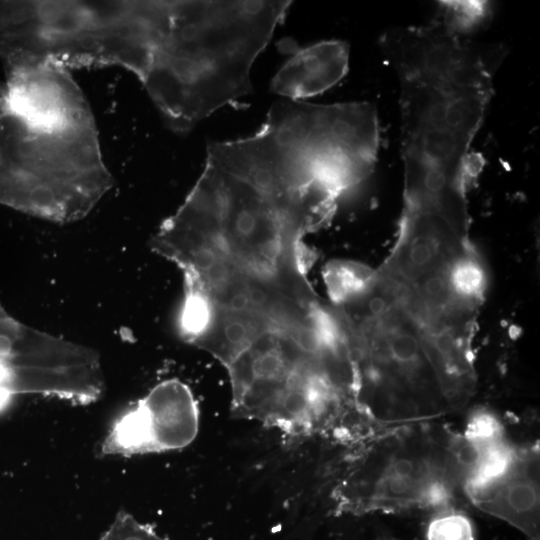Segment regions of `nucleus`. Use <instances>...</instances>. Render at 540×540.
<instances>
[{
    "mask_svg": "<svg viewBox=\"0 0 540 540\" xmlns=\"http://www.w3.org/2000/svg\"><path fill=\"white\" fill-rule=\"evenodd\" d=\"M318 229L312 209L288 189L227 175L196 183L150 246L181 270L184 287L303 316L323 300L308 278L305 242Z\"/></svg>",
    "mask_w": 540,
    "mask_h": 540,
    "instance_id": "nucleus-1",
    "label": "nucleus"
},
{
    "mask_svg": "<svg viewBox=\"0 0 540 540\" xmlns=\"http://www.w3.org/2000/svg\"><path fill=\"white\" fill-rule=\"evenodd\" d=\"M426 529V540H474L470 518L454 506L436 510Z\"/></svg>",
    "mask_w": 540,
    "mask_h": 540,
    "instance_id": "nucleus-12",
    "label": "nucleus"
},
{
    "mask_svg": "<svg viewBox=\"0 0 540 540\" xmlns=\"http://www.w3.org/2000/svg\"><path fill=\"white\" fill-rule=\"evenodd\" d=\"M470 452L462 433L434 420L383 428L348 447L330 498L337 514L453 506Z\"/></svg>",
    "mask_w": 540,
    "mask_h": 540,
    "instance_id": "nucleus-4",
    "label": "nucleus"
},
{
    "mask_svg": "<svg viewBox=\"0 0 540 540\" xmlns=\"http://www.w3.org/2000/svg\"><path fill=\"white\" fill-rule=\"evenodd\" d=\"M292 1H162L140 78L174 132L252 91L250 72Z\"/></svg>",
    "mask_w": 540,
    "mask_h": 540,
    "instance_id": "nucleus-2",
    "label": "nucleus"
},
{
    "mask_svg": "<svg viewBox=\"0 0 540 540\" xmlns=\"http://www.w3.org/2000/svg\"><path fill=\"white\" fill-rule=\"evenodd\" d=\"M5 312V309L2 307V305L0 304V314L4 313Z\"/></svg>",
    "mask_w": 540,
    "mask_h": 540,
    "instance_id": "nucleus-15",
    "label": "nucleus"
},
{
    "mask_svg": "<svg viewBox=\"0 0 540 540\" xmlns=\"http://www.w3.org/2000/svg\"><path fill=\"white\" fill-rule=\"evenodd\" d=\"M98 540H167L150 525L137 521L131 514L121 510L113 523Z\"/></svg>",
    "mask_w": 540,
    "mask_h": 540,
    "instance_id": "nucleus-13",
    "label": "nucleus"
},
{
    "mask_svg": "<svg viewBox=\"0 0 540 540\" xmlns=\"http://www.w3.org/2000/svg\"><path fill=\"white\" fill-rule=\"evenodd\" d=\"M158 1H0V59L6 73L54 63L119 66L140 80Z\"/></svg>",
    "mask_w": 540,
    "mask_h": 540,
    "instance_id": "nucleus-3",
    "label": "nucleus"
},
{
    "mask_svg": "<svg viewBox=\"0 0 540 540\" xmlns=\"http://www.w3.org/2000/svg\"><path fill=\"white\" fill-rule=\"evenodd\" d=\"M376 540H400V539L392 538V537H381V538H378Z\"/></svg>",
    "mask_w": 540,
    "mask_h": 540,
    "instance_id": "nucleus-14",
    "label": "nucleus"
},
{
    "mask_svg": "<svg viewBox=\"0 0 540 540\" xmlns=\"http://www.w3.org/2000/svg\"><path fill=\"white\" fill-rule=\"evenodd\" d=\"M539 463L538 444L519 446L510 468L490 486L470 497V502L507 522L527 539L539 540Z\"/></svg>",
    "mask_w": 540,
    "mask_h": 540,
    "instance_id": "nucleus-9",
    "label": "nucleus"
},
{
    "mask_svg": "<svg viewBox=\"0 0 540 540\" xmlns=\"http://www.w3.org/2000/svg\"><path fill=\"white\" fill-rule=\"evenodd\" d=\"M112 185L96 124L51 127L0 110V205L70 223L89 214Z\"/></svg>",
    "mask_w": 540,
    "mask_h": 540,
    "instance_id": "nucleus-5",
    "label": "nucleus"
},
{
    "mask_svg": "<svg viewBox=\"0 0 540 540\" xmlns=\"http://www.w3.org/2000/svg\"><path fill=\"white\" fill-rule=\"evenodd\" d=\"M441 16L458 33L466 35L488 19L490 4L487 1H440Z\"/></svg>",
    "mask_w": 540,
    "mask_h": 540,
    "instance_id": "nucleus-11",
    "label": "nucleus"
},
{
    "mask_svg": "<svg viewBox=\"0 0 540 540\" xmlns=\"http://www.w3.org/2000/svg\"><path fill=\"white\" fill-rule=\"evenodd\" d=\"M348 69V44L321 41L296 51L273 77L271 90L288 100L301 101L336 85Z\"/></svg>",
    "mask_w": 540,
    "mask_h": 540,
    "instance_id": "nucleus-10",
    "label": "nucleus"
},
{
    "mask_svg": "<svg viewBox=\"0 0 540 540\" xmlns=\"http://www.w3.org/2000/svg\"><path fill=\"white\" fill-rule=\"evenodd\" d=\"M0 110L52 127L95 124L91 108L68 68L54 63L6 73Z\"/></svg>",
    "mask_w": 540,
    "mask_h": 540,
    "instance_id": "nucleus-8",
    "label": "nucleus"
},
{
    "mask_svg": "<svg viewBox=\"0 0 540 540\" xmlns=\"http://www.w3.org/2000/svg\"><path fill=\"white\" fill-rule=\"evenodd\" d=\"M199 417L190 387L176 378L164 380L115 420L101 454L133 456L184 448L198 434Z\"/></svg>",
    "mask_w": 540,
    "mask_h": 540,
    "instance_id": "nucleus-7",
    "label": "nucleus"
},
{
    "mask_svg": "<svg viewBox=\"0 0 540 540\" xmlns=\"http://www.w3.org/2000/svg\"><path fill=\"white\" fill-rule=\"evenodd\" d=\"M103 389L96 351L0 314V399L41 394L86 405Z\"/></svg>",
    "mask_w": 540,
    "mask_h": 540,
    "instance_id": "nucleus-6",
    "label": "nucleus"
}]
</instances>
